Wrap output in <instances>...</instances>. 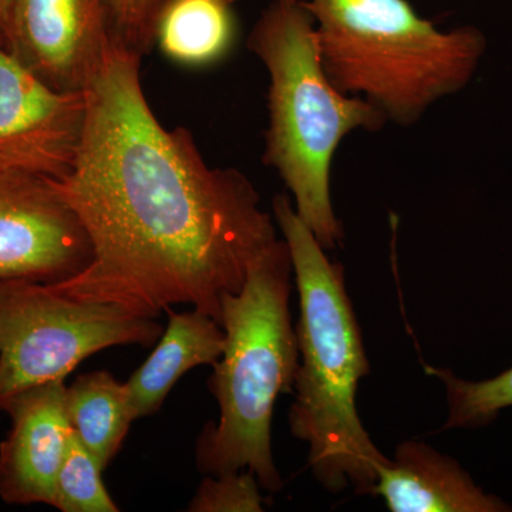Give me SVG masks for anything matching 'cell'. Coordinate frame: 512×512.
Masks as SVG:
<instances>
[{
	"label": "cell",
	"instance_id": "7a4b0ae2",
	"mask_svg": "<svg viewBox=\"0 0 512 512\" xmlns=\"http://www.w3.org/2000/svg\"><path fill=\"white\" fill-rule=\"evenodd\" d=\"M272 214L291 252L299 295V366L289 412L296 439L308 444L313 476L332 493L372 494L386 456L370 439L356 409L357 384L369 373L362 333L346 292L343 266L330 261L303 224L288 194Z\"/></svg>",
	"mask_w": 512,
	"mask_h": 512
},
{
	"label": "cell",
	"instance_id": "5bb4252c",
	"mask_svg": "<svg viewBox=\"0 0 512 512\" xmlns=\"http://www.w3.org/2000/svg\"><path fill=\"white\" fill-rule=\"evenodd\" d=\"M228 0H167L156 26L165 56L187 66H207L228 55L235 23Z\"/></svg>",
	"mask_w": 512,
	"mask_h": 512
},
{
	"label": "cell",
	"instance_id": "5b68a950",
	"mask_svg": "<svg viewBox=\"0 0 512 512\" xmlns=\"http://www.w3.org/2000/svg\"><path fill=\"white\" fill-rule=\"evenodd\" d=\"M302 2L315 20L330 82L397 126H413L437 101L464 89L487 46L480 29L441 30L409 0Z\"/></svg>",
	"mask_w": 512,
	"mask_h": 512
},
{
	"label": "cell",
	"instance_id": "8992f818",
	"mask_svg": "<svg viewBox=\"0 0 512 512\" xmlns=\"http://www.w3.org/2000/svg\"><path fill=\"white\" fill-rule=\"evenodd\" d=\"M163 332L157 319L73 298L50 284L0 282V406L32 387L66 379L100 350L150 348Z\"/></svg>",
	"mask_w": 512,
	"mask_h": 512
},
{
	"label": "cell",
	"instance_id": "6da1fadb",
	"mask_svg": "<svg viewBox=\"0 0 512 512\" xmlns=\"http://www.w3.org/2000/svg\"><path fill=\"white\" fill-rule=\"evenodd\" d=\"M141 57L116 36L86 89L76 160L57 185L93 259L50 285L150 319L191 305L221 325L222 298L241 291L278 241V225L248 177L211 167L190 131L160 123L141 84Z\"/></svg>",
	"mask_w": 512,
	"mask_h": 512
},
{
	"label": "cell",
	"instance_id": "4fadbf2b",
	"mask_svg": "<svg viewBox=\"0 0 512 512\" xmlns=\"http://www.w3.org/2000/svg\"><path fill=\"white\" fill-rule=\"evenodd\" d=\"M64 409L77 439L106 470L137 420L126 384L104 370L86 373L66 386Z\"/></svg>",
	"mask_w": 512,
	"mask_h": 512
},
{
	"label": "cell",
	"instance_id": "ac0fdd59",
	"mask_svg": "<svg viewBox=\"0 0 512 512\" xmlns=\"http://www.w3.org/2000/svg\"><path fill=\"white\" fill-rule=\"evenodd\" d=\"M114 33L124 45L143 56L156 40L163 0H107Z\"/></svg>",
	"mask_w": 512,
	"mask_h": 512
},
{
	"label": "cell",
	"instance_id": "3957f363",
	"mask_svg": "<svg viewBox=\"0 0 512 512\" xmlns=\"http://www.w3.org/2000/svg\"><path fill=\"white\" fill-rule=\"evenodd\" d=\"M268 73L265 163L278 173L296 214L325 251L343 242L332 204V165L355 131H379L382 111L340 92L320 59L315 20L302 0H274L248 37Z\"/></svg>",
	"mask_w": 512,
	"mask_h": 512
},
{
	"label": "cell",
	"instance_id": "52a82bcc",
	"mask_svg": "<svg viewBox=\"0 0 512 512\" xmlns=\"http://www.w3.org/2000/svg\"><path fill=\"white\" fill-rule=\"evenodd\" d=\"M92 259L89 235L56 178L0 170V282L59 284Z\"/></svg>",
	"mask_w": 512,
	"mask_h": 512
},
{
	"label": "cell",
	"instance_id": "7c38bea8",
	"mask_svg": "<svg viewBox=\"0 0 512 512\" xmlns=\"http://www.w3.org/2000/svg\"><path fill=\"white\" fill-rule=\"evenodd\" d=\"M167 312L168 325L156 349L124 383L136 419L157 413L185 373L197 366H214L224 352V329L212 316L198 309Z\"/></svg>",
	"mask_w": 512,
	"mask_h": 512
},
{
	"label": "cell",
	"instance_id": "d6986e66",
	"mask_svg": "<svg viewBox=\"0 0 512 512\" xmlns=\"http://www.w3.org/2000/svg\"><path fill=\"white\" fill-rule=\"evenodd\" d=\"M10 0H0V32L5 29L6 15H8Z\"/></svg>",
	"mask_w": 512,
	"mask_h": 512
},
{
	"label": "cell",
	"instance_id": "277c9868",
	"mask_svg": "<svg viewBox=\"0 0 512 512\" xmlns=\"http://www.w3.org/2000/svg\"><path fill=\"white\" fill-rule=\"evenodd\" d=\"M292 276L288 244L278 239L252 264L241 291L222 298L224 352L208 380L220 419L204 427L195 446L205 476L251 470L269 493L284 484L272 454L275 403L293 393L299 366Z\"/></svg>",
	"mask_w": 512,
	"mask_h": 512
},
{
	"label": "cell",
	"instance_id": "30bf717a",
	"mask_svg": "<svg viewBox=\"0 0 512 512\" xmlns=\"http://www.w3.org/2000/svg\"><path fill=\"white\" fill-rule=\"evenodd\" d=\"M64 393V380H55L15 394L0 406L12 419L0 446V497L6 503L52 505L72 436Z\"/></svg>",
	"mask_w": 512,
	"mask_h": 512
},
{
	"label": "cell",
	"instance_id": "ba28073f",
	"mask_svg": "<svg viewBox=\"0 0 512 512\" xmlns=\"http://www.w3.org/2000/svg\"><path fill=\"white\" fill-rule=\"evenodd\" d=\"M86 92H60L0 40V170L62 180L82 138Z\"/></svg>",
	"mask_w": 512,
	"mask_h": 512
},
{
	"label": "cell",
	"instance_id": "9c48e42d",
	"mask_svg": "<svg viewBox=\"0 0 512 512\" xmlns=\"http://www.w3.org/2000/svg\"><path fill=\"white\" fill-rule=\"evenodd\" d=\"M3 35L60 92H86L116 39L107 0H10Z\"/></svg>",
	"mask_w": 512,
	"mask_h": 512
},
{
	"label": "cell",
	"instance_id": "8fae6325",
	"mask_svg": "<svg viewBox=\"0 0 512 512\" xmlns=\"http://www.w3.org/2000/svg\"><path fill=\"white\" fill-rule=\"evenodd\" d=\"M392 512H507L510 504L485 494L456 460L421 441H404L377 467L372 494Z\"/></svg>",
	"mask_w": 512,
	"mask_h": 512
},
{
	"label": "cell",
	"instance_id": "e0dca14e",
	"mask_svg": "<svg viewBox=\"0 0 512 512\" xmlns=\"http://www.w3.org/2000/svg\"><path fill=\"white\" fill-rule=\"evenodd\" d=\"M265 500L251 470L232 471L202 480L188 504L190 512H261Z\"/></svg>",
	"mask_w": 512,
	"mask_h": 512
},
{
	"label": "cell",
	"instance_id": "9a60e30c",
	"mask_svg": "<svg viewBox=\"0 0 512 512\" xmlns=\"http://www.w3.org/2000/svg\"><path fill=\"white\" fill-rule=\"evenodd\" d=\"M446 386L448 420L444 429H476L497 419L501 410L512 407V367L494 379L468 382L448 369L426 367Z\"/></svg>",
	"mask_w": 512,
	"mask_h": 512
},
{
	"label": "cell",
	"instance_id": "2e32d148",
	"mask_svg": "<svg viewBox=\"0 0 512 512\" xmlns=\"http://www.w3.org/2000/svg\"><path fill=\"white\" fill-rule=\"evenodd\" d=\"M103 471L72 430L56 476L52 507L62 512L120 511L104 485Z\"/></svg>",
	"mask_w": 512,
	"mask_h": 512
},
{
	"label": "cell",
	"instance_id": "ffe728a7",
	"mask_svg": "<svg viewBox=\"0 0 512 512\" xmlns=\"http://www.w3.org/2000/svg\"><path fill=\"white\" fill-rule=\"evenodd\" d=\"M165 2H167V0H165ZM165 2H164V5H165ZM228 2H229V3H231V2H232V0H228Z\"/></svg>",
	"mask_w": 512,
	"mask_h": 512
}]
</instances>
